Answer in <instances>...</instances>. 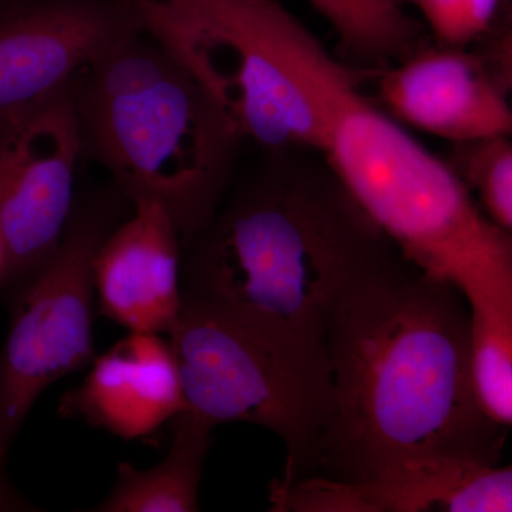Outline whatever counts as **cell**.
Segmentation results:
<instances>
[{"label":"cell","instance_id":"1","mask_svg":"<svg viewBox=\"0 0 512 512\" xmlns=\"http://www.w3.org/2000/svg\"><path fill=\"white\" fill-rule=\"evenodd\" d=\"M325 353L332 389L313 476L360 483L417 461L498 463L505 429L474 389L470 306L399 249L342 299Z\"/></svg>","mask_w":512,"mask_h":512},{"label":"cell","instance_id":"2","mask_svg":"<svg viewBox=\"0 0 512 512\" xmlns=\"http://www.w3.org/2000/svg\"><path fill=\"white\" fill-rule=\"evenodd\" d=\"M272 151L183 249V301L242 313L325 352L350 289L397 251L329 164Z\"/></svg>","mask_w":512,"mask_h":512},{"label":"cell","instance_id":"3","mask_svg":"<svg viewBox=\"0 0 512 512\" xmlns=\"http://www.w3.org/2000/svg\"><path fill=\"white\" fill-rule=\"evenodd\" d=\"M72 89L84 154L131 207L160 205L184 247L237 178L242 138L224 111L144 30L87 67Z\"/></svg>","mask_w":512,"mask_h":512},{"label":"cell","instance_id":"4","mask_svg":"<svg viewBox=\"0 0 512 512\" xmlns=\"http://www.w3.org/2000/svg\"><path fill=\"white\" fill-rule=\"evenodd\" d=\"M130 2L144 32L207 90L242 140L323 156L359 86L278 0Z\"/></svg>","mask_w":512,"mask_h":512},{"label":"cell","instance_id":"5","mask_svg":"<svg viewBox=\"0 0 512 512\" xmlns=\"http://www.w3.org/2000/svg\"><path fill=\"white\" fill-rule=\"evenodd\" d=\"M323 158L404 258L457 288L474 319L512 332V238L453 165L359 89L340 107Z\"/></svg>","mask_w":512,"mask_h":512},{"label":"cell","instance_id":"6","mask_svg":"<svg viewBox=\"0 0 512 512\" xmlns=\"http://www.w3.org/2000/svg\"><path fill=\"white\" fill-rule=\"evenodd\" d=\"M190 410L212 426L255 424L284 443L289 484L315 474L330 406L323 350L269 323L185 302L168 333Z\"/></svg>","mask_w":512,"mask_h":512},{"label":"cell","instance_id":"7","mask_svg":"<svg viewBox=\"0 0 512 512\" xmlns=\"http://www.w3.org/2000/svg\"><path fill=\"white\" fill-rule=\"evenodd\" d=\"M107 198L76 201L55 254L9 291L8 335L0 350V471L37 399L90 367L94 345V259L119 225Z\"/></svg>","mask_w":512,"mask_h":512},{"label":"cell","instance_id":"8","mask_svg":"<svg viewBox=\"0 0 512 512\" xmlns=\"http://www.w3.org/2000/svg\"><path fill=\"white\" fill-rule=\"evenodd\" d=\"M72 86L0 120V234L8 292L49 261L72 218L84 154Z\"/></svg>","mask_w":512,"mask_h":512},{"label":"cell","instance_id":"9","mask_svg":"<svg viewBox=\"0 0 512 512\" xmlns=\"http://www.w3.org/2000/svg\"><path fill=\"white\" fill-rule=\"evenodd\" d=\"M143 30L130 0H42L0 18V120L72 86Z\"/></svg>","mask_w":512,"mask_h":512},{"label":"cell","instance_id":"10","mask_svg":"<svg viewBox=\"0 0 512 512\" xmlns=\"http://www.w3.org/2000/svg\"><path fill=\"white\" fill-rule=\"evenodd\" d=\"M274 512H512V461H417L372 480L339 483L305 477L269 485Z\"/></svg>","mask_w":512,"mask_h":512},{"label":"cell","instance_id":"11","mask_svg":"<svg viewBox=\"0 0 512 512\" xmlns=\"http://www.w3.org/2000/svg\"><path fill=\"white\" fill-rule=\"evenodd\" d=\"M379 86L394 120L430 136L457 146L511 137L507 94L458 47H421L387 69Z\"/></svg>","mask_w":512,"mask_h":512},{"label":"cell","instance_id":"12","mask_svg":"<svg viewBox=\"0 0 512 512\" xmlns=\"http://www.w3.org/2000/svg\"><path fill=\"white\" fill-rule=\"evenodd\" d=\"M183 239L158 204L140 202L107 235L94 259L104 315L130 332L168 335L183 308Z\"/></svg>","mask_w":512,"mask_h":512},{"label":"cell","instance_id":"13","mask_svg":"<svg viewBox=\"0 0 512 512\" xmlns=\"http://www.w3.org/2000/svg\"><path fill=\"white\" fill-rule=\"evenodd\" d=\"M188 409L170 339L130 332L94 359L79 386L63 394L59 416L137 440Z\"/></svg>","mask_w":512,"mask_h":512},{"label":"cell","instance_id":"14","mask_svg":"<svg viewBox=\"0 0 512 512\" xmlns=\"http://www.w3.org/2000/svg\"><path fill=\"white\" fill-rule=\"evenodd\" d=\"M215 427L188 409L173 419V441L163 461L140 470L120 463L109 495L96 512H195L205 457Z\"/></svg>","mask_w":512,"mask_h":512},{"label":"cell","instance_id":"15","mask_svg":"<svg viewBox=\"0 0 512 512\" xmlns=\"http://www.w3.org/2000/svg\"><path fill=\"white\" fill-rule=\"evenodd\" d=\"M332 26L350 56L386 64L420 49L419 23L402 0H308Z\"/></svg>","mask_w":512,"mask_h":512},{"label":"cell","instance_id":"16","mask_svg":"<svg viewBox=\"0 0 512 512\" xmlns=\"http://www.w3.org/2000/svg\"><path fill=\"white\" fill-rule=\"evenodd\" d=\"M460 165H453L476 192V200L487 217L512 238V141L493 138L458 146Z\"/></svg>","mask_w":512,"mask_h":512},{"label":"cell","instance_id":"17","mask_svg":"<svg viewBox=\"0 0 512 512\" xmlns=\"http://www.w3.org/2000/svg\"><path fill=\"white\" fill-rule=\"evenodd\" d=\"M473 379L485 416L512 427V332L473 319Z\"/></svg>","mask_w":512,"mask_h":512},{"label":"cell","instance_id":"18","mask_svg":"<svg viewBox=\"0 0 512 512\" xmlns=\"http://www.w3.org/2000/svg\"><path fill=\"white\" fill-rule=\"evenodd\" d=\"M501 0H420L417 8L444 46L460 47L490 29Z\"/></svg>","mask_w":512,"mask_h":512},{"label":"cell","instance_id":"19","mask_svg":"<svg viewBox=\"0 0 512 512\" xmlns=\"http://www.w3.org/2000/svg\"><path fill=\"white\" fill-rule=\"evenodd\" d=\"M497 59L501 80H503L504 84V92L507 94L512 107V33L501 40Z\"/></svg>","mask_w":512,"mask_h":512},{"label":"cell","instance_id":"20","mask_svg":"<svg viewBox=\"0 0 512 512\" xmlns=\"http://www.w3.org/2000/svg\"><path fill=\"white\" fill-rule=\"evenodd\" d=\"M25 504L20 503L18 495L12 493L5 474L0 471V511L23 510Z\"/></svg>","mask_w":512,"mask_h":512},{"label":"cell","instance_id":"21","mask_svg":"<svg viewBox=\"0 0 512 512\" xmlns=\"http://www.w3.org/2000/svg\"><path fill=\"white\" fill-rule=\"evenodd\" d=\"M6 275H8V258H6L5 244L0 234V291L6 289Z\"/></svg>","mask_w":512,"mask_h":512},{"label":"cell","instance_id":"22","mask_svg":"<svg viewBox=\"0 0 512 512\" xmlns=\"http://www.w3.org/2000/svg\"><path fill=\"white\" fill-rule=\"evenodd\" d=\"M402 2H403V0H402ZM404 2H412L413 5H417V3L420 2V0H404Z\"/></svg>","mask_w":512,"mask_h":512},{"label":"cell","instance_id":"23","mask_svg":"<svg viewBox=\"0 0 512 512\" xmlns=\"http://www.w3.org/2000/svg\"><path fill=\"white\" fill-rule=\"evenodd\" d=\"M8 2H9V0H0V6H2L3 3H8Z\"/></svg>","mask_w":512,"mask_h":512}]
</instances>
